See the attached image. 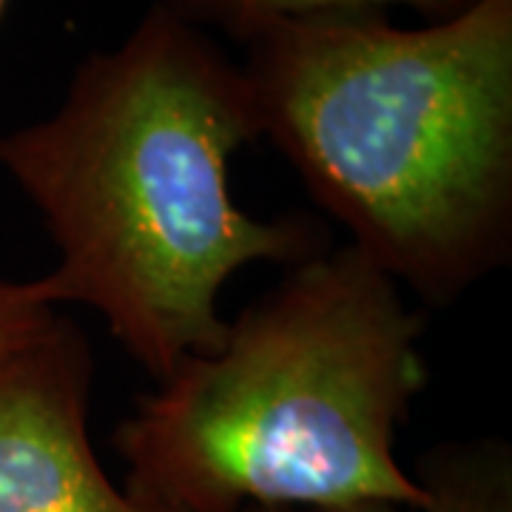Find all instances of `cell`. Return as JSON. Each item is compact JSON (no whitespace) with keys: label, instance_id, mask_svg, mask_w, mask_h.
I'll use <instances>...</instances> for the list:
<instances>
[{"label":"cell","instance_id":"1","mask_svg":"<svg viewBox=\"0 0 512 512\" xmlns=\"http://www.w3.org/2000/svg\"><path fill=\"white\" fill-rule=\"evenodd\" d=\"M256 140L242 66L163 0L74 69L46 120L0 137V168L55 242L60 305L92 308L154 382L220 345L242 268L330 245L316 222L234 200L231 160Z\"/></svg>","mask_w":512,"mask_h":512},{"label":"cell","instance_id":"2","mask_svg":"<svg viewBox=\"0 0 512 512\" xmlns=\"http://www.w3.org/2000/svg\"><path fill=\"white\" fill-rule=\"evenodd\" d=\"M259 134L348 245L424 305L512 259V0L402 29L285 20L242 43Z\"/></svg>","mask_w":512,"mask_h":512},{"label":"cell","instance_id":"3","mask_svg":"<svg viewBox=\"0 0 512 512\" xmlns=\"http://www.w3.org/2000/svg\"><path fill=\"white\" fill-rule=\"evenodd\" d=\"M424 330L348 242L293 262L120 421L126 493L165 512L421 504L396 441L427 384Z\"/></svg>","mask_w":512,"mask_h":512},{"label":"cell","instance_id":"4","mask_svg":"<svg viewBox=\"0 0 512 512\" xmlns=\"http://www.w3.org/2000/svg\"><path fill=\"white\" fill-rule=\"evenodd\" d=\"M94 359L57 316L0 365V512H165L117 487L89 439Z\"/></svg>","mask_w":512,"mask_h":512},{"label":"cell","instance_id":"5","mask_svg":"<svg viewBox=\"0 0 512 512\" xmlns=\"http://www.w3.org/2000/svg\"><path fill=\"white\" fill-rule=\"evenodd\" d=\"M416 481L424 487L421 504H367L336 512H512V453L501 439L441 444L421 456Z\"/></svg>","mask_w":512,"mask_h":512},{"label":"cell","instance_id":"6","mask_svg":"<svg viewBox=\"0 0 512 512\" xmlns=\"http://www.w3.org/2000/svg\"><path fill=\"white\" fill-rule=\"evenodd\" d=\"M171 12L197 29H220L239 43L285 20L330 15H387V9H413L427 23L447 20L476 0H163Z\"/></svg>","mask_w":512,"mask_h":512},{"label":"cell","instance_id":"7","mask_svg":"<svg viewBox=\"0 0 512 512\" xmlns=\"http://www.w3.org/2000/svg\"><path fill=\"white\" fill-rule=\"evenodd\" d=\"M60 299L49 276L0 279V365L29 348L40 333L52 328Z\"/></svg>","mask_w":512,"mask_h":512},{"label":"cell","instance_id":"8","mask_svg":"<svg viewBox=\"0 0 512 512\" xmlns=\"http://www.w3.org/2000/svg\"><path fill=\"white\" fill-rule=\"evenodd\" d=\"M6 3H9V0H0V18H3V9H6Z\"/></svg>","mask_w":512,"mask_h":512}]
</instances>
